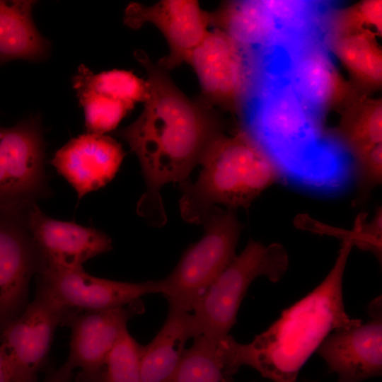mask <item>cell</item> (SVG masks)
Returning a JSON list of instances; mask_svg holds the SVG:
<instances>
[{
	"label": "cell",
	"mask_w": 382,
	"mask_h": 382,
	"mask_svg": "<svg viewBox=\"0 0 382 382\" xmlns=\"http://www.w3.org/2000/svg\"><path fill=\"white\" fill-rule=\"evenodd\" d=\"M134 56L147 74L148 97L139 117L117 134L138 157L146 181L137 212L158 227L166 221L161 188L189 181L194 167L224 132L210 106L188 98L143 51L137 50Z\"/></svg>",
	"instance_id": "1"
},
{
	"label": "cell",
	"mask_w": 382,
	"mask_h": 382,
	"mask_svg": "<svg viewBox=\"0 0 382 382\" xmlns=\"http://www.w3.org/2000/svg\"><path fill=\"white\" fill-rule=\"evenodd\" d=\"M354 245L352 238H345L320 284L253 341L241 344L228 335L219 343L229 381L241 366H249L272 382H297L301 369L329 334L361 323L347 313L343 301V275Z\"/></svg>",
	"instance_id": "2"
},
{
	"label": "cell",
	"mask_w": 382,
	"mask_h": 382,
	"mask_svg": "<svg viewBox=\"0 0 382 382\" xmlns=\"http://www.w3.org/2000/svg\"><path fill=\"white\" fill-rule=\"evenodd\" d=\"M201 165L195 182L180 185V214L192 224H202L208 211L217 204L233 211L248 208L282 176L276 161L243 129L219 137Z\"/></svg>",
	"instance_id": "3"
},
{
	"label": "cell",
	"mask_w": 382,
	"mask_h": 382,
	"mask_svg": "<svg viewBox=\"0 0 382 382\" xmlns=\"http://www.w3.org/2000/svg\"><path fill=\"white\" fill-rule=\"evenodd\" d=\"M241 129L278 163L299 158L320 141V119L277 71L262 69L241 112Z\"/></svg>",
	"instance_id": "4"
},
{
	"label": "cell",
	"mask_w": 382,
	"mask_h": 382,
	"mask_svg": "<svg viewBox=\"0 0 382 382\" xmlns=\"http://www.w3.org/2000/svg\"><path fill=\"white\" fill-rule=\"evenodd\" d=\"M288 267L289 256L282 245L250 239L195 304L192 311L200 334L217 346L229 335L250 284L261 276L277 282Z\"/></svg>",
	"instance_id": "5"
},
{
	"label": "cell",
	"mask_w": 382,
	"mask_h": 382,
	"mask_svg": "<svg viewBox=\"0 0 382 382\" xmlns=\"http://www.w3.org/2000/svg\"><path fill=\"white\" fill-rule=\"evenodd\" d=\"M204 234L187 248L173 271L157 280L168 303L187 312L236 257L242 224L236 211L212 207L202 223Z\"/></svg>",
	"instance_id": "6"
},
{
	"label": "cell",
	"mask_w": 382,
	"mask_h": 382,
	"mask_svg": "<svg viewBox=\"0 0 382 382\" xmlns=\"http://www.w3.org/2000/svg\"><path fill=\"white\" fill-rule=\"evenodd\" d=\"M197 75L204 103L241 113L260 72L259 52L224 32L209 31L189 60Z\"/></svg>",
	"instance_id": "7"
},
{
	"label": "cell",
	"mask_w": 382,
	"mask_h": 382,
	"mask_svg": "<svg viewBox=\"0 0 382 382\" xmlns=\"http://www.w3.org/2000/svg\"><path fill=\"white\" fill-rule=\"evenodd\" d=\"M40 117L0 125V209L23 212L52 195Z\"/></svg>",
	"instance_id": "8"
},
{
	"label": "cell",
	"mask_w": 382,
	"mask_h": 382,
	"mask_svg": "<svg viewBox=\"0 0 382 382\" xmlns=\"http://www.w3.org/2000/svg\"><path fill=\"white\" fill-rule=\"evenodd\" d=\"M316 32L276 46L266 56L268 66L288 81L316 115L344 103L353 93L333 64Z\"/></svg>",
	"instance_id": "9"
},
{
	"label": "cell",
	"mask_w": 382,
	"mask_h": 382,
	"mask_svg": "<svg viewBox=\"0 0 382 382\" xmlns=\"http://www.w3.org/2000/svg\"><path fill=\"white\" fill-rule=\"evenodd\" d=\"M45 267L23 212L0 209V335L29 305L30 280Z\"/></svg>",
	"instance_id": "10"
},
{
	"label": "cell",
	"mask_w": 382,
	"mask_h": 382,
	"mask_svg": "<svg viewBox=\"0 0 382 382\" xmlns=\"http://www.w3.org/2000/svg\"><path fill=\"white\" fill-rule=\"evenodd\" d=\"M71 311L36 287L34 299L0 335V343L10 359L12 382H37L54 332Z\"/></svg>",
	"instance_id": "11"
},
{
	"label": "cell",
	"mask_w": 382,
	"mask_h": 382,
	"mask_svg": "<svg viewBox=\"0 0 382 382\" xmlns=\"http://www.w3.org/2000/svg\"><path fill=\"white\" fill-rule=\"evenodd\" d=\"M144 311L137 300L120 308L72 311L62 326L71 330L66 362L79 371L74 382H100L107 358L133 317Z\"/></svg>",
	"instance_id": "12"
},
{
	"label": "cell",
	"mask_w": 382,
	"mask_h": 382,
	"mask_svg": "<svg viewBox=\"0 0 382 382\" xmlns=\"http://www.w3.org/2000/svg\"><path fill=\"white\" fill-rule=\"evenodd\" d=\"M36 287L62 306L75 311L108 310L130 304L144 295L159 294L157 280L128 282L99 278L83 267L45 268Z\"/></svg>",
	"instance_id": "13"
},
{
	"label": "cell",
	"mask_w": 382,
	"mask_h": 382,
	"mask_svg": "<svg viewBox=\"0 0 382 382\" xmlns=\"http://www.w3.org/2000/svg\"><path fill=\"white\" fill-rule=\"evenodd\" d=\"M371 320L366 323L335 330L316 350L326 362L337 382H362L379 376L382 371L381 297L368 306Z\"/></svg>",
	"instance_id": "14"
},
{
	"label": "cell",
	"mask_w": 382,
	"mask_h": 382,
	"mask_svg": "<svg viewBox=\"0 0 382 382\" xmlns=\"http://www.w3.org/2000/svg\"><path fill=\"white\" fill-rule=\"evenodd\" d=\"M146 23L156 25L169 45V54L158 62L165 70L172 69L188 60L206 35L208 12L197 1L163 0L152 6L130 3L125 11L124 23L137 29Z\"/></svg>",
	"instance_id": "15"
},
{
	"label": "cell",
	"mask_w": 382,
	"mask_h": 382,
	"mask_svg": "<svg viewBox=\"0 0 382 382\" xmlns=\"http://www.w3.org/2000/svg\"><path fill=\"white\" fill-rule=\"evenodd\" d=\"M23 214L43 255L45 268H81L86 261L112 249V240L104 232L51 218L37 203Z\"/></svg>",
	"instance_id": "16"
},
{
	"label": "cell",
	"mask_w": 382,
	"mask_h": 382,
	"mask_svg": "<svg viewBox=\"0 0 382 382\" xmlns=\"http://www.w3.org/2000/svg\"><path fill=\"white\" fill-rule=\"evenodd\" d=\"M125 155L120 144L112 137L86 133L69 140L54 154L50 163L80 199L109 183Z\"/></svg>",
	"instance_id": "17"
},
{
	"label": "cell",
	"mask_w": 382,
	"mask_h": 382,
	"mask_svg": "<svg viewBox=\"0 0 382 382\" xmlns=\"http://www.w3.org/2000/svg\"><path fill=\"white\" fill-rule=\"evenodd\" d=\"M208 18L215 29L257 51L280 45L288 37L266 1H226Z\"/></svg>",
	"instance_id": "18"
},
{
	"label": "cell",
	"mask_w": 382,
	"mask_h": 382,
	"mask_svg": "<svg viewBox=\"0 0 382 382\" xmlns=\"http://www.w3.org/2000/svg\"><path fill=\"white\" fill-rule=\"evenodd\" d=\"M200 335L194 315L169 303L163 326L145 345L141 382H168L183 357L187 340Z\"/></svg>",
	"instance_id": "19"
},
{
	"label": "cell",
	"mask_w": 382,
	"mask_h": 382,
	"mask_svg": "<svg viewBox=\"0 0 382 382\" xmlns=\"http://www.w3.org/2000/svg\"><path fill=\"white\" fill-rule=\"evenodd\" d=\"M35 1H0V65L13 59L30 62L47 58L50 42L35 27Z\"/></svg>",
	"instance_id": "20"
},
{
	"label": "cell",
	"mask_w": 382,
	"mask_h": 382,
	"mask_svg": "<svg viewBox=\"0 0 382 382\" xmlns=\"http://www.w3.org/2000/svg\"><path fill=\"white\" fill-rule=\"evenodd\" d=\"M345 103L339 125L332 134L354 158L382 144V100L352 93Z\"/></svg>",
	"instance_id": "21"
},
{
	"label": "cell",
	"mask_w": 382,
	"mask_h": 382,
	"mask_svg": "<svg viewBox=\"0 0 382 382\" xmlns=\"http://www.w3.org/2000/svg\"><path fill=\"white\" fill-rule=\"evenodd\" d=\"M375 33L364 31L329 38L330 48L351 75L368 88L382 82V50Z\"/></svg>",
	"instance_id": "22"
},
{
	"label": "cell",
	"mask_w": 382,
	"mask_h": 382,
	"mask_svg": "<svg viewBox=\"0 0 382 382\" xmlns=\"http://www.w3.org/2000/svg\"><path fill=\"white\" fill-rule=\"evenodd\" d=\"M73 86L83 88L119 100L133 108L137 102L148 97L149 86L132 71L111 70L94 74L84 64L78 68Z\"/></svg>",
	"instance_id": "23"
},
{
	"label": "cell",
	"mask_w": 382,
	"mask_h": 382,
	"mask_svg": "<svg viewBox=\"0 0 382 382\" xmlns=\"http://www.w3.org/2000/svg\"><path fill=\"white\" fill-rule=\"evenodd\" d=\"M168 382H231L216 347L204 335L194 338Z\"/></svg>",
	"instance_id": "24"
},
{
	"label": "cell",
	"mask_w": 382,
	"mask_h": 382,
	"mask_svg": "<svg viewBox=\"0 0 382 382\" xmlns=\"http://www.w3.org/2000/svg\"><path fill=\"white\" fill-rule=\"evenodd\" d=\"M329 38L364 31L382 34V1L364 0L337 10L329 19Z\"/></svg>",
	"instance_id": "25"
},
{
	"label": "cell",
	"mask_w": 382,
	"mask_h": 382,
	"mask_svg": "<svg viewBox=\"0 0 382 382\" xmlns=\"http://www.w3.org/2000/svg\"><path fill=\"white\" fill-rule=\"evenodd\" d=\"M145 345L124 330L110 351L100 382H141V360Z\"/></svg>",
	"instance_id": "26"
},
{
	"label": "cell",
	"mask_w": 382,
	"mask_h": 382,
	"mask_svg": "<svg viewBox=\"0 0 382 382\" xmlns=\"http://www.w3.org/2000/svg\"><path fill=\"white\" fill-rule=\"evenodd\" d=\"M85 113L87 133L103 134L117 127L132 110L126 104L93 91L74 88Z\"/></svg>",
	"instance_id": "27"
},
{
	"label": "cell",
	"mask_w": 382,
	"mask_h": 382,
	"mask_svg": "<svg viewBox=\"0 0 382 382\" xmlns=\"http://www.w3.org/2000/svg\"><path fill=\"white\" fill-rule=\"evenodd\" d=\"M354 161L358 178L359 198L362 199L381 183L382 144L354 158Z\"/></svg>",
	"instance_id": "28"
},
{
	"label": "cell",
	"mask_w": 382,
	"mask_h": 382,
	"mask_svg": "<svg viewBox=\"0 0 382 382\" xmlns=\"http://www.w3.org/2000/svg\"><path fill=\"white\" fill-rule=\"evenodd\" d=\"M74 369L65 361L59 368L50 373L42 382H71Z\"/></svg>",
	"instance_id": "29"
},
{
	"label": "cell",
	"mask_w": 382,
	"mask_h": 382,
	"mask_svg": "<svg viewBox=\"0 0 382 382\" xmlns=\"http://www.w3.org/2000/svg\"><path fill=\"white\" fill-rule=\"evenodd\" d=\"M0 382H12V369L8 355L0 343Z\"/></svg>",
	"instance_id": "30"
},
{
	"label": "cell",
	"mask_w": 382,
	"mask_h": 382,
	"mask_svg": "<svg viewBox=\"0 0 382 382\" xmlns=\"http://www.w3.org/2000/svg\"><path fill=\"white\" fill-rule=\"evenodd\" d=\"M303 382H317V381H310V380H304Z\"/></svg>",
	"instance_id": "31"
}]
</instances>
